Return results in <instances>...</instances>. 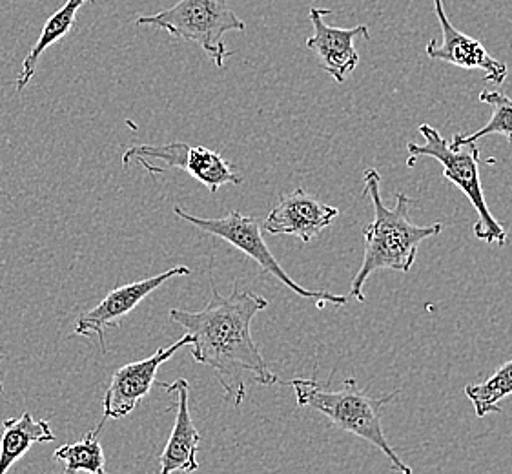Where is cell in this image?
<instances>
[{
	"label": "cell",
	"instance_id": "obj_11",
	"mask_svg": "<svg viewBox=\"0 0 512 474\" xmlns=\"http://www.w3.org/2000/svg\"><path fill=\"white\" fill-rule=\"evenodd\" d=\"M332 10L310 8V22L314 26V35L307 41L308 50L316 53L319 66L336 81L345 83L347 75L356 70L359 55L354 42L356 39H370L369 26L358 24L356 28H332L325 22V17L332 15Z\"/></svg>",
	"mask_w": 512,
	"mask_h": 474
},
{
	"label": "cell",
	"instance_id": "obj_7",
	"mask_svg": "<svg viewBox=\"0 0 512 474\" xmlns=\"http://www.w3.org/2000/svg\"><path fill=\"white\" fill-rule=\"evenodd\" d=\"M159 159L163 161L161 168L185 170L201 185H205L210 194H217L223 185H243V177L234 172L232 165L223 155L205 146H190L186 143H168V145H139L128 148L123 154V168H130L137 159Z\"/></svg>",
	"mask_w": 512,
	"mask_h": 474
},
{
	"label": "cell",
	"instance_id": "obj_2",
	"mask_svg": "<svg viewBox=\"0 0 512 474\" xmlns=\"http://www.w3.org/2000/svg\"><path fill=\"white\" fill-rule=\"evenodd\" d=\"M365 190L374 208V219L363 230L365 236V256L358 274L350 283V298L365 303V283L378 270L409 272L414 267L421 241L438 236L443 232L441 223L420 227L410 221L409 208L416 205L414 199L398 192L396 207L387 208L381 199V176L378 170L369 168L363 174Z\"/></svg>",
	"mask_w": 512,
	"mask_h": 474
},
{
	"label": "cell",
	"instance_id": "obj_10",
	"mask_svg": "<svg viewBox=\"0 0 512 474\" xmlns=\"http://www.w3.org/2000/svg\"><path fill=\"white\" fill-rule=\"evenodd\" d=\"M434 11L441 26V37L443 41H431L427 44V55L434 61L449 62L452 66H458L463 70H483L485 81L489 84H503L509 68L502 61H496L485 50L482 42L472 39L469 35L461 33L456 26L449 21L443 0H434Z\"/></svg>",
	"mask_w": 512,
	"mask_h": 474
},
{
	"label": "cell",
	"instance_id": "obj_12",
	"mask_svg": "<svg viewBox=\"0 0 512 474\" xmlns=\"http://www.w3.org/2000/svg\"><path fill=\"white\" fill-rule=\"evenodd\" d=\"M338 216V208L325 205L318 197L297 188L292 194L279 197L263 228L272 236H294L310 243Z\"/></svg>",
	"mask_w": 512,
	"mask_h": 474
},
{
	"label": "cell",
	"instance_id": "obj_1",
	"mask_svg": "<svg viewBox=\"0 0 512 474\" xmlns=\"http://www.w3.org/2000/svg\"><path fill=\"white\" fill-rule=\"evenodd\" d=\"M210 301L199 312L170 310V320L192 334V358L210 367L225 391V400L239 407L245 402V374L259 385L279 383L252 338V320L268 307V299L234 283L230 296H221L210 279Z\"/></svg>",
	"mask_w": 512,
	"mask_h": 474
},
{
	"label": "cell",
	"instance_id": "obj_13",
	"mask_svg": "<svg viewBox=\"0 0 512 474\" xmlns=\"http://www.w3.org/2000/svg\"><path fill=\"white\" fill-rule=\"evenodd\" d=\"M164 391L177 394V409L175 423L168 444L161 454V473L170 474L175 471L194 473L199 469L197 451L201 444V434L195 427L190 414V387L186 380H175L174 383L155 382Z\"/></svg>",
	"mask_w": 512,
	"mask_h": 474
},
{
	"label": "cell",
	"instance_id": "obj_14",
	"mask_svg": "<svg viewBox=\"0 0 512 474\" xmlns=\"http://www.w3.org/2000/svg\"><path fill=\"white\" fill-rule=\"evenodd\" d=\"M4 433L0 438V474L8 473L13 465L30 451L33 445L55 442L48 420H33L31 413H22L19 418H8L2 422Z\"/></svg>",
	"mask_w": 512,
	"mask_h": 474
},
{
	"label": "cell",
	"instance_id": "obj_9",
	"mask_svg": "<svg viewBox=\"0 0 512 474\" xmlns=\"http://www.w3.org/2000/svg\"><path fill=\"white\" fill-rule=\"evenodd\" d=\"M192 334L186 332L181 340L175 341L170 347H163L150 358L128 363L113 372L110 387L104 392L103 422L121 420L135 411V407L144 400L155 387V374L164 361L172 360L177 352L186 345H192Z\"/></svg>",
	"mask_w": 512,
	"mask_h": 474
},
{
	"label": "cell",
	"instance_id": "obj_6",
	"mask_svg": "<svg viewBox=\"0 0 512 474\" xmlns=\"http://www.w3.org/2000/svg\"><path fill=\"white\" fill-rule=\"evenodd\" d=\"M174 212L175 216L185 219L190 225H194V227L203 230V232H208L212 236L219 237V239L226 241L228 245L241 250L248 258L254 259L257 265L263 268L265 272L279 279L292 292H296L297 296L316 301L319 309H323L327 303H332V305H347L349 303V294L336 296V294L325 292V290H308L290 278L287 270L277 263L274 254L270 252L267 241L263 237V225L257 221L256 217L243 216L239 210H232L225 217L203 219V217H195L192 214H188L179 205H175Z\"/></svg>",
	"mask_w": 512,
	"mask_h": 474
},
{
	"label": "cell",
	"instance_id": "obj_4",
	"mask_svg": "<svg viewBox=\"0 0 512 474\" xmlns=\"http://www.w3.org/2000/svg\"><path fill=\"white\" fill-rule=\"evenodd\" d=\"M420 134L425 143L416 145L409 143V159L407 166L416 165L420 157H432L443 166V176L458 186L465 197L471 201L478 214L474 225V236L487 245H507V232L500 221L492 216L489 205L483 196L482 179H480V148L476 143L463 146L460 150H452L449 141L432 128L431 124H420Z\"/></svg>",
	"mask_w": 512,
	"mask_h": 474
},
{
	"label": "cell",
	"instance_id": "obj_19",
	"mask_svg": "<svg viewBox=\"0 0 512 474\" xmlns=\"http://www.w3.org/2000/svg\"><path fill=\"white\" fill-rule=\"evenodd\" d=\"M0 361H2V358H0ZM4 392V372L0 371V394Z\"/></svg>",
	"mask_w": 512,
	"mask_h": 474
},
{
	"label": "cell",
	"instance_id": "obj_18",
	"mask_svg": "<svg viewBox=\"0 0 512 474\" xmlns=\"http://www.w3.org/2000/svg\"><path fill=\"white\" fill-rule=\"evenodd\" d=\"M480 101L491 106L492 115L489 123L480 128L478 132L471 135L456 134L452 137L451 146L452 150H460L463 146L471 145V143H478L483 137L487 135H503L512 145V99L502 92H491V90H483L480 93Z\"/></svg>",
	"mask_w": 512,
	"mask_h": 474
},
{
	"label": "cell",
	"instance_id": "obj_5",
	"mask_svg": "<svg viewBox=\"0 0 512 474\" xmlns=\"http://www.w3.org/2000/svg\"><path fill=\"white\" fill-rule=\"evenodd\" d=\"M137 24L194 42L217 68H223L226 57L234 55L226 48V33L246 30L245 22L228 6V0H179L168 10L139 17Z\"/></svg>",
	"mask_w": 512,
	"mask_h": 474
},
{
	"label": "cell",
	"instance_id": "obj_8",
	"mask_svg": "<svg viewBox=\"0 0 512 474\" xmlns=\"http://www.w3.org/2000/svg\"><path fill=\"white\" fill-rule=\"evenodd\" d=\"M192 270L188 267H174L170 270H164L157 276L152 278L141 279L130 285H124L119 289H113L106 298L95 307L79 316V320L75 323V336H84V338H92L97 336L101 351L106 354L108 345H106V330L121 329L126 316H130L134 312L135 307L148 298L152 292L163 287L166 281H170L177 276H190Z\"/></svg>",
	"mask_w": 512,
	"mask_h": 474
},
{
	"label": "cell",
	"instance_id": "obj_15",
	"mask_svg": "<svg viewBox=\"0 0 512 474\" xmlns=\"http://www.w3.org/2000/svg\"><path fill=\"white\" fill-rule=\"evenodd\" d=\"M86 2L88 0H66V4L62 6L61 10L53 13L52 17L46 21L39 39L33 44L28 57L22 62L21 73H19V77L15 81L17 93H21L30 84L33 75H35L37 68H39L42 53L46 52L55 42L64 39L72 31L77 11L81 10Z\"/></svg>",
	"mask_w": 512,
	"mask_h": 474
},
{
	"label": "cell",
	"instance_id": "obj_17",
	"mask_svg": "<svg viewBox=\"0 0 512 474\" xmlns=\"http://www.w3.org/2000/svg\"><path fill=\"white\" fill-rule=\"evenodd\" d=\"M512 394V360L503 363L485 382L471 383L465 387V396L474 405L478 418L487 414L503 413L500 402Z\"/></svg>",
	"mask_w": 512,
	"mask_h": 474
},
{
	"label": "cell",
	"instance_id": "obj_16",
	"mask_svg": "<svg viewBox=\"0 0 512 474\" xmlns=\"http://www.w3.org/2000/svg\"><path fill=\"white\" fill-rule=\"evenodd\" d=\"M103 427L104 422L99 423L97 429L90 431L79 442L62 445L53 453V460L62 464L64 473L73 474L79 471L92 474L106 473V456H104L103 445L99 442V434Z\"/></svg>",
	"mask_w": 512,
	"mask_h": 474
},
{
	"label": "cell",
	"instance_id": "obj_3",
	"mask_svg": "<svg viewBox=\"0 0 512 474\" xmlns=\"http://www.w3.org/2000/svg\"><path fill=\"white\" fill-rule=\"evenodd\" d=\"M288 385L296 392L299 407H308L325 414L330 423L336 425L341 431L354 434L361 440H367L387 456L394 471L403 474L412 473V467L403 464L400 456L390 447L381 425L383 407L394 398H398L401 389L374 398L363 391L356 380H347L338 391H330L325 385H321L312 378H296L288 382Z\"/></svg>",
	"mask_w": 512,
	"mask_h": 474
}]
</instances>
